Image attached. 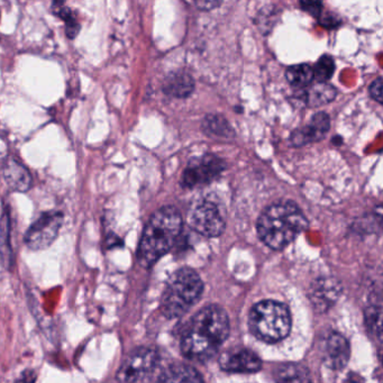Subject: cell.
I'll list each match as a JSON object with an SVG mask.
<instances>
[{"instance_id": "6da1fadb", "label": "cell", "mask_w": 383, "mask_h": 383, "mask_svg": "<svg viewBox=\"0 0 383 383\" xmlns=\"http://www.w3.org/2000/svg\"><path fill=\"white\" fill-rule=\"evenodd\" d=\"M228 334L227 313L222 308L210 304L187 324L181 338V351L190 361L206 362L218 352Z\"/></svg>"}, {"instance_id": "7a4b0ae2", "label": "cell", "mask_w": 383, "mask_h": 383, "mask_svg": "<svg viewBox=\"0 0 383 383\" xmlns=\"http://www.w3.org/2000/svg\"><path fill=\"white\" fill-rule=\"evenodd\" d=\"M183 225V216L174 206L156 210L144 228L137 249L138 263L143 268H151L172 249L181 234Z\"/></svg>"}, {"instance_id": "3957f363", "label": "cell", "mask_w": 383, "mask_h": 383, "mask_svg": "<svg viewBox=\"0 0 383 383\" xmlns=\"http://www.w3.org/2000/svg\"><path fill=\"white\" fill-rule=\"evenodd\" d=\"M307 227V218L291 200L270 205L263 210L256 225L259 238L272 249L288 247Z\"/></svg>"}, {"instance_id": "277c9868", "label": "cell", "mask_w": 383, "mask_h": 383, "mask_svg": "<svg viewBox=\"0 0 383 383\" xmlns=\"http://www.w3.org/2000/svg\"><path fill=\"white\" fill-rule=\"evenodd\" d=\"M203 289V281L195 271L180 269L167 281L162 296V313L171 320L183 316L200 298Z\"/></svg>"}, {"instance_id": "5b68a950", "label": "cell", "mask_w": 383, "mask_h": 383, "mask_svg": "<svg viewBox=\"0 0 383 383\" xmlns=\"http://www.w3.org/2000/svg\"><path fill=\"white\" fill-rule=\"evenodd\" d=\"M249 329L267 343H277L289 334L291 316L288 308L277 301H262L249 311Z\"/></svg>"}, {"instance_id": "8992f818", "label": "cell", "mask_w": 383, "mask_h": 383, "mask_svg": "<svg viewBox=\"0 0 383 383\" xmlns=\"http://www.w3.org/2000/svg\"><path fill=\"white\" fill-rule=\"evenodd\" d=\"M158 353L149 347H138L128 354L117 371L119 383H152L158 370Z\"/></svg>"}, {"instance_id": "52a82bcc", "label": "cell", "mask_w": 383, "mask_h": 383, "mask_svg": "<svg viewBox=\"0 0 383 383\" xmlns=\"http://www.w3.org/2000/svg\"><path fill=\"white\" fill-rule=\"evenodd\" d=\"M189 225L206 238H217L225 231V217L222 208L210 199H200L192 204L188 213Z\"/></svg>"}, {"instance_id": "ba28073f", "label": "cell", "mask_w": 383, "mask_h": 383, "mask_svg": "<svg viewBox=\"0 0 383 383\" xmlns=\"http://www.w3.org/2000/svg\"><path fill=\"white\" fill-rule=\"evenodd\" d=\"M63 222L64 216L61 211L50 210L43 213L26 231L25 244L34 251L49 247L58 238Z\"/></svg>"}, {"instance_id": "9c48e42d", "label": "cell", "mask_w": 383, "mask_h": 383, "mask_svg": "<svg viewBox=\"0 0 383 383\" xmlns=\"http://www.w3.org/2000/svg\"><path fill=\"white\" fill-rule=\"evenodd\" d=\"M225 167L224 160L215 154H206L200 158H192L183 171L181 186L192 189L207 185L217 179Z\"/></svg>"}, {"instance_id": "30bf717a", "label": "cell", "mask_w": 383, "mask_h": 383, "mask_svg": "<svg viewBox=\"0 0 383 383\" xmlns=\"http://www.w3.org/2000/svg\"><path fill=\"white\" fill-rule=\"evenodd\" d=\"M220 368L224 371L251 373L259 371L262 366L261 360L256 353L245 349L228 351L220 356Z\"/></svg>"}, {"instance_id": "8fae6325", "label": "cell", "mask_w": 383, "mask_h": 383, "mask_svg": "<svg viewBox=\"0 0 383 383\" xmlns=\"http://www.w3.org/2000/svg\"><path fill=\"white\" fill-rule=\"evenodd\" d=\"M331 127L329 116L324 112H318L311 118V123L304 127L292 132L290 141L293 146H304L322 140Z\"/></svg>"}, {"instance_id": "7c38bea8", "label": "cell", "mask_w": 383, "mask_h": 383, "mask_svg": "<svg viewBox=\"0 0 383 383\" xmlns=\"http://www.w3.org/2000/svg\"><path fill=\"white\" fill-rule=\"evenodd\" d=\"M322 359L333 370H341L350 359V346L338 333H331L322 343Z\"/></svg>"}, {"instance_id": "4fadbf2b", "label": "cell", "mask_w": 383, "mask_h": 383, "mask_svg": "<svg viewBox=\"0 0 383 383\" xmlns=\"http://www.w3.org/2000/svg\"><path fill=\"white\" fill-rule=\"evenodd\" d=\"M340 293L341 288L338 281L333 279L317 280L311 286V304L318 311H329L338 300Z\"/></svg>"}, {"instance_id": "5bb4252c", "label": "cell", "mask_w": 383, "mask_h": 383, "mask_svg": "<svg viewBox=\"0 0 383 383\" xmlns=\"http://www.w3.org/2000/svg\"><path fill=\"white\" fill-rule=\"evenodd\" d=\"M3 176L7 186L10 187L12 192H28L33 183L30 171L25 165H21V162L14 158H8L3 163Z\"/></svg>"}, {"instance_id": "9a60e30c", "label": "cell", "mask_w": 383, "mask_h": 383, "mask_svg": "<svg viewBox=\"0 0 383 383\" xmlns=\"http://www.w3.org/2000/svg\"><path fill=\"white\" fill-rule=\"evenodd\" d=\"M195 90V83L192 76L183 71H174L165 78L163 92L174 98H187Z\"/></svg>"}, {"instance_id": "2e32d148", "label": "cell", "mask_w": 383, "mask_h": 383, "mask_svg": "<svg viewBox=\"0 0 383 383\" xmlns=\"http://www.w3.org/2000/svg\"><path fill=\"white\" fill-rule=\"evenodd\" d=\"M158 383H204V380L190 365L174 364L161 374Z\"/></svg>"}, {"instance_id": "e0dca14e", "label": "cell", "mask_w": 383, "mask_h": 383, "mask_svg": "<svg viewBox=\"0 0 383 383\" xmlns=\"http://www.w3.org/2000/svg\"><path fill=\"white\" fill-rule=\"evenodd\" d=\"M277 383H313L308 369L298 363L280 365L274 372Z\"/></svg>"}, {"instance_id": "ac0fdd59", "label": "cell", "mask_w": 383, "mask_h": 383, "mask_svg": "<svg viewBox=\"0 0 383 383\" xmlns=\"http://www.w3.org/2000/svg\"><path fill=\"white\" fill-rule=\"evenodd\" d=\"M286 78L290 85L297 90H304L313 81V67L307 63L296 64L288 68L286 71Z\"/></svg>"}, {"instance_id": "d6986e66", "label": "cell", "mask_w": 383, "mask_h": 383, "mask_svg": "<svg viewBox=\"0 0 383 383\" xmlns=\"http://www.w3.org/2000/svg\"><path fill=\"white\" fill-rule=\"evenodd\" d=\"M338 92L329 83H316L307 92V104L313 108L327 105L334 101Z\"/></svg>"}, {"instance_id": "ffe728a7", "label": "cell", "mask_w": 383, "mask_h": 383, "mask_svg": "<svg viewBox=\"0 0 383 383\" xmlns=\"http://www.w3.org/2000/svg\"><path fill=\"white\" fill-rule=\"evenodd\" d=\"M0 256L3 265H12V252L10 247V216L8 209H5L0 219Z\"/></svg>"}, {"instance_id": "44dd1931", "label": "cell", "mask_w": 383, "mask_h": 383, "mask_svg": "<svg viewBox=\"0 0 383 383\" xmlns=\"http://www.w3.org/2000/svg\"><path fill=\"white\" fill-rule=\"evenodd\" d=\"M203 130L208 135L225 137V138H231L235 135L234 130L231 128V125L228 124L226 118L220 115L207 116L203 123Z\"/></svg>"}, {"instance_id": "7402d4cb", "label": "cell", "mask_w": 383, "mask_h": 383, "mask_svg": "<svg viewBox=\"0 0 383 383\" xmlns=\"http://www.w3.org/2000/svg\"><path fill=\"white\" fill-rule=\"evenodd\" d=\"M52 12L65 23V33L69 39H74L79 34L80 24L76 21V16L69 7L65 6L62 1H55L52 5Z\"/></svg>"}, {"instance_id": "603a6c76", "label": "cell", "mask_w": 383, "mask_h": 383, "mask_svg": "<svg viewBox=\"0 0 383 383\" xmlns=\"http://www.w3.org/2000/svg\"><path fill=\"white\" fill-rule=\"evenodd\" d=\"M313 70V80H316L317 83H327L335 72L334 59L329 55H322Z\"/></svg>"}, {"instance_id": "cb8c5ba5", "label": "cell", "mask_w": 383, "mask_h": 383, "mask_svg": "<svg viewBox=\"0 0 383 383\" xmlns=\"http://www.w3.org/2000/svg\"><path fill=\"white\" fill-rule=\"evenodd\" d=\"M366 325L374 331L377 338H381V311L380 308H370L366 311Z\"/></svg>"}, {"instance_id": "d4e9b609", "label": "cell", "mask_w": 383, "mask_h": 383, "mask_svg": "<svg viewBox=\"0 0 383 383\" xmlns=\"http://www.w3.org/2000/svg\"><path fill=\"white\" fill-rule=\"evenodd\" d=\"M369 92H370V96L373 101H377L379 104L382 103V78L381 76L374 80L372 85H370Z\"/></svg>"}, {"instance_id": "484cf974", "label": "cell", "mask_w": 383, "mask_h": 383, "mask_svg": "<svg viewBox=\"0 0 383 383\" xmlns=\"http://www.w3.org/2000/svg\"><path fill=\"white\" fill-rule=\"evenodd\" d=\"M300 6L302 10L311 14L313 17H320L322 8V3L320 1H301Z\"/></svg>"}, {"instance_id": "4316f807", "label": "cell", "mask_w": 383, "mask_h": 383, "mask_svg": "<svg viewBox=\"0 0 383 383\" xmlns=\"http://www.w3.org/2000/svg\"><path fill=\"white\" fill-rule=\"evenodd\" d=\"M196 6L200 10H215L216 7L220 6L222 3L213 0V1H207V0H201V1H196Z\"/></svg>"}, {"instance_id": "83f0119b", "label": "cell", "mask_w": 383, "mask_h": 383, "mask_svg": "<svg viewBox=\"0 0 383 383\" xmlns=\"http://www.w3.org/2000/svg\"><path fill=\"white\" fill-rule=\"evenodd\" d=\"M322 25L326 28H338L340 25V19L338 17H325L322 19Z\"/></svg>"}, {"instance_id": "f1b7e54d", "label": "cell", "mask_w": 383, "mask_h": 383, "mask_svg": "<svg viewBox=\"0 0 383 383\" xmlns=\"http://www.w3.org/2000/svg\"><path fill=\"white\" fill-rule=\"evenodd\" d=\"M362 377H360V375H358V374H350V375H349V377H346V379H345V381H344V383H362Z\"/></svg>"}, {"instance_id": "f546056e", "label": "cell", "mask_w": 383, "mask_h": 383, "mask_svg": "<svg viewBox=\"0 0 383 383\" xmlns=\"http://www.w3.org/2000/svg\"><path fill=\"white\" fill-rule=\"evenodd\" d=\"M34 380H35V375L33 373L24 374L19 383H33Z\"/></svg>"}]
</instances>
